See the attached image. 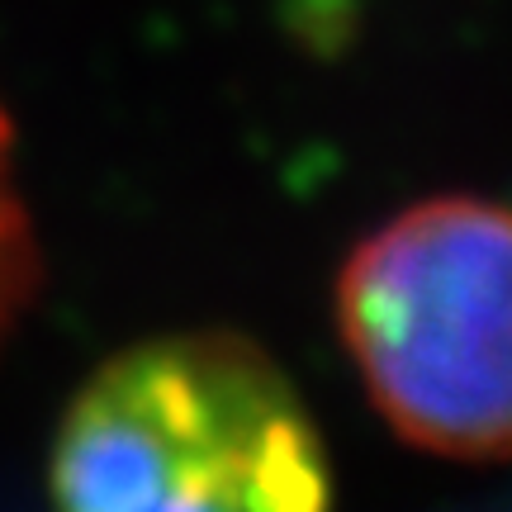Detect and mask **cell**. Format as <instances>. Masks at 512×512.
I'll list each match as a JSON object with an SVG mask.
<instances>
[{"instance_id":"1","label":"cell","mask_w":512,"mask_h":512,"mask_svg":"<svg viewBox=\"0 0 512 512\" xmlns=\"http://www.w3.org/2000/svg\"><path fill=\"white\" fill-rule=\"evenodd\" d=\"M53 512H332L328 446L290 375L238 332H176L76 389Z\"/></svg>"},{"instance_id":"2","label":"cell","mask_w":512,"mask_h":512,"mask_svg":"<svg viewBox=\"0 0 512 512\" xmlns=\"http://www.w3.org/2000/svg\"><path fill=\"white\" fill-rule=\"evenodd\" d=\"M337 328L408 446L512 460V204L432 195L351 247Z\"/></svg>"},{"instance_id":"3","label":"cell","mask_w":512,"mask_h":512,"mask_svg":"<svg viewBox=\"0 0 512 512\" xmlns=\"http://www.w3.org/2000/svg\"><path fill=\"white\" fill-rule=\"evenodd\" d=\"M38 290V242L15 181V128L0 105V342Z\"/></svg>"}]
</instances>
